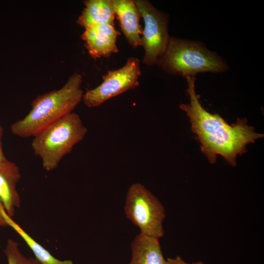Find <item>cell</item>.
I'll return each mask as SVG.
<instances>
[{
  "label": "cell",
  "mask_w": 264,
  "mask_h": 264,
  "mask_svg": "<svg viewBox=\"0 0 264 264\" xmlns=\"http://www.w3.org/2000/svg\"><path fill=\"white\" fill-rule=\"evenodd\" d=\"M188 104H181L179 109L189 119L192 131L200 143V149L209 162H216L218 155L223 157L231 166H236V158L247 152L246 146L264 137L248 125L245 118H238L229 124L219 114H213L201 105L195 89V76L185 77Z\"/></svg>",
  "instance_id": "cell-1"
},
{
  "label": "cell",
  "mask_w": 264,
  "mask_h": 264,
  "mask_svg": "<svg viewBox=\"0 0 264 264\" xmlns=\"http://www.w3.org/2000/svg\"><path fill=\"white\" fill-rule=\"evenodd\" d=\"M3 206L0 202V227H7L8 226L7 224L2 213V209Z\"/></svg>",
  "instance_id": "cell-17"
},
{
  "label": "cell",
  "mask_w": 264,
  "mask_h": 264,
  "mask_svg": "<svg viewBox=\"0 0 264 264\" xmlns=\"http://www.w3.org/2000/svg\"><path fill=\"white\" fill-rule=\"evenodd\" d=\"M4 253L8 264H40L35 258L24 256L21 251L18 242L12 239L8 240Z\"/></svg>",
  "instance_id": "cell-14"
},
{
  "label": "cell",
  "mask_w": 264,
  "mask_h": 264,
  "mask_svg": "<svg viewBox=\"0 0 264 264\" xmlns=\"http://www.w3.org/2000/svg\"><path fill=\"white\" fill-rule=\"evenodd\" d=\"M139 60L131 57L121 68L110 70L103 76L102 82L84 92L82 101L89 108L101 106L108 100L139 85L141 75Z\"/></svg>",
  "instance_id": "cell-7"
},
{
  "label": "cell",
  "mask_w": 264,
  "mask_h": 264,
  "mask_svg": "<svg viewBox=\"0 0 264 264\" xmlns=\"http://www.w3.org/2000/svg\"><path fill=\"white\" fill-rule=\"evenodd\" d=\"M125 213L140 230V234L159 239L164 235L163 222L165 210L159 200L140 183L129 188Z\"/></svg>",
  "instance_id": "cell-5"
},
{
  "label": "cell",
  "mask_w": 264,
  "mask_h": 264,
  "mask_svg": "<svg viewBox=\"0 0 264 264\" xmlns=\"http://www.w3.org/2000/svg\"><path fill=\"white\" fill-rule=\"evenodd\" d=\"M76 23L87 28L102 24L114 25L115 12L113 0H87Z\"/></svg>",
  "instance_id": "cell-11"
},
{
  "label": "cell",
  "mask_w": 264,
  "mask_h": 264,
  "mask_svg": "<svg viewBox=\"0 0 264 264\" xmlns=\"http://www.w3.org/2000/svg\"><path fill=\"white\" fill-rule=\"evenodd\" d=\"M88 132L78 114L68 113L33 136L31 147L42 160L43 168L56 169L62 159L82 141Z\"/></svg>",
  "instance_id": "cell-4"
},
{
  "label": "cell",
  "mask_w": 264,
  "mask_h": 264,
  "mask_svg": "<svg viewBox=\"0 0 264 264\" xmlns=\"http://www.w3.org/2000/svg\"><path fill=\"white\" fill-rule=\"evenodd\" d=\"M167 264H204L202 262L198 261L193 263H189L185 261L180 256L174 258H168L166 259Z\"/></svg>",
  "instance_id": "cell-15"
},
{
  "label": "cell",
  "mask_w": 264,
  "mask_h": 264,
  "mask_svg": "<svg viewBox=\"0 0 264 264\" xmlns=\"http://www.w3.org/2000/svg\"><path fill=\"white\" fill-rule=\"evenodd\" d=\"M129 264H167L159 239L139 234L131 244Z\"/></svg>",
  "instance_id": "cell-12"
},
{
  "label": "cell",
  "mask_w": 264,
  "mask_h": 264,
  "mask_svg": "<svg viewBox=\"0 0 264 264\" xmlns=\"http://www.w3.org/2000/svg\"></svg>",
  "instance_id": "cell-18"
},
{
  "label": "cell",
  "mask_w": 264,
  "mask_h": 264,
  "mask_svg": "<svg viewBox=\"0 0 264 264\" xmlns=\"http://www.w3.org/2000/svg\"><path fill=\"white\" fill-rule=\"evenodd\" d=\"M115 15L129 44L135 48L141 46L143 28L140 12L133 0H113Z\"/></svg>",
  "instance_id": "cell-9"
},
{
  "label": "cell",
  "mask_w": 264,
  "mask_h": 264,
  "mask_svg": "<svg viewBox=\"0 0 264 264\" xmlns=\"http://www.w3.org/2000/svg\"><path fill=\"white\" fill-rule=\"evenodd\" d=\"M3 136V129L0 122V162L7 159L4 156L2 147V137Z\"/></svg>",
  "instance_id": "cell-16"
},
{
  "label": "cell",
  "mask_w": 264,
  "mask_h": 264,
  "mask_svg": "<svg viewBox=\"0 0 264 264\" xmlns=\"http://www.w3.org/2000/svg\"><path fill=\"white\" fill-rule=\"evenodd\" d=\"M2 213L8 226L12 228L22 238L40 264H73L71 260L62 261L53 256L47 250L29 235L12 217L8 216L3 207Z\"/></svg>",
  "instance_id": "cell-13"
},
{
  "label": "cell",
  "mask_w": 264,
  "mask_h": 264,
  "mask_svg": "<svg viewBox=\"0 0 264 264\" xmlns=\"http://www.w3.org/2000/svg\"><path fill=\"white\" fill-rule=\"evenodd\" d=\"M21 177L18 166L7 159L0 162V202L7 214L15 215V210L21 204L16 185Z\"/></svg>",
  "instance_id": "cell-10"
},
{
  "label": "cell",
  "mask_w": 264,
  "mask_h": 264,
  "mask_svg": "<svg viewBox=\"0 0 264 264\" xmlns=\"http://www.w3.org/2000/svg\"><path fill=\"white\" fill-rule=\"evenodd\" d=\"M82 82V75L75 72L62 88L36 97L28 114L11 124L12 133L22 138L33 137L58 119L73 112L83 100Z\"/></svg>",
  "instance_id": "cell-2"
},
{
  "label": "cell",
  "mask_w": 264,
  "mask_h": 264,
  "mask_svg": "<svg viewBox=\"0 0 264 264\" xmlns=\"http://www.w3.org/2000/svg\"><path fill=\"white\" fill-rule=\"evenodd\" d=\"M144 27L141 46L144 50L142 62L145 65H156L165 52L170 37L168 32V15L146 0H135Z\"/></svg>",
  "instance_id": "cell-6"
},
{
  "label": "cell",
  "mask_w": 264,
  "mask_h": 264,
  "mask_svg": "<svg viewBox=\"0 0 264 264\" xmlns=\"http://www.w3.org/2000/svg\"><path fill=\"white\" fill-rule=\"evenodd\" d=\"M164 71L186 77L199 73H218L228 70L226 61L200 41L171 37L157 64Z\"/></svg>",
  "instance_id": "cell-3"
},
{
  "label": "cell",
  "mask_w": 264,
  "mask_h": 264,
  "mask_svg": "<svg viewBox=\"0 0 264 264\" xmlns=\"http://www.w3.org/2000/svg\"><path fill=\"white\" fill-rule=\"evenodd\" d=\"M120 34L113 25L107 24L85 29L81 38L89 56L97 59L119 52L116 42Z\"/></svg>",
  "instance_id": "cell-8"
}]
</instances>
